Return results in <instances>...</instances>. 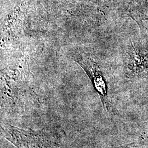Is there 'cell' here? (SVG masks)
Instances as JSON below:
<instances>
[{"label":"cell","instance_id":"cell-1","mask_svg":"<svg viewBox=\"0 0 148 148\" xmlns=\"http://www.w3.org/2000/svg\"><path fill=\"white\" fill-rule=\"evenodd\" d=\"M1 134L16 148H63L58 138L46 129H23L8 123L1 126Z\"/></svg>","mask_w":148,"mask_h":148},{"label":"cell","instance_id":"cell-2","mask_svg":"<svg viewBox=\"0 0 148 148\" xmlns=\"http://www.w3.org/2000/svg\"><path fill=\"white\" fill-rule=\"evenodd\" d=\"M79 63H82V66L90 76L96 90L101 97L104 98L107 93L106 82L95 64L87 60H81Z\"/></svg>","mask_w":148,"mask_h":148}]
</instances>
